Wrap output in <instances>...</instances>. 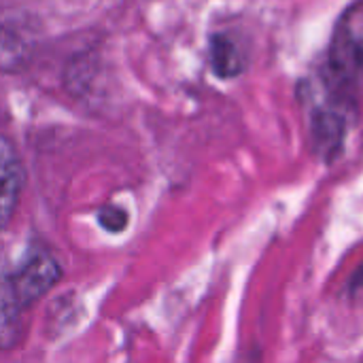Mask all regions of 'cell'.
I'll use <instances>...</instances> for the list:
<instances>
[{
  "mask_svg": "<svg viewBox=\"0 0 363 363\" xmlns=\"http://www.w3.org/2000/svg\"><path fill=\"white\" fill-rule=\"evenodd\" d=\"M300 98L306 104L313 153L321 162L332 164L342 153L357 117V98L330 85L319 72L302 83Z\"/></svg>",
  "mask_w": 363,
  "mask_h": 363,
  "instance_id": "obj_1",
  "label": "cell"
},
{
  "mask_svg": "<svg viewBox=\"0 0 363 363\" xmlns=\"http://www.w3.org/2000/svg\"><path fill=\"white\" fill-rule=\"evenodd\" d=\"M317 72L353 98L363 89V0L338 19L328 60Z\"/></svg>",
  "mask_w": 363,
  "mask_h": 363,
  "instance_id": "obj_2",
  "label": "cell"
},
{
  "mask_svg": "<svg viewBox=\"0 0 363 363\" xmlns=\"http://www.w3.org/2000/svg\"><path fill=\"white\" fill-rule=\"evenodd\" d=\"M62 270L55 257L45 249H32L17 266H13V281L21 306L28 311L36 304L55 283L60 281Z\"/></svg>",
  "mask_w": 363,
  "mask_h": 363,
  "instance_id": "obj_3",
  "label": "cell"
},
{
  "mask_svg": "<svg viewBox=\"0 0 363 363\" xmlns=\"http://www.w3.org/2000/svg\"><path fill=\"white\" fill-rule=\"evenodd\" d=\"M34 53V30L19 15H0V70L23 68Z\"/></svg>",
  "mask_w": 363,
  "mask_h": 363,
  "instance_id": "obj_4",
  "label": "cell"
},
{
  "mask_svg": "<svg viewBox=\"0 0 363 363\" xmlns=\"http://www.w3.org/2000/svg\"><path fill=\"white\" fill-rule=\"evenodd\" d=\"M23 189V166L13 143L0 134V232L13 219Z\"/></svg>",
  "mask_w": 363,
  "mask_h": 363,
  "instance_id": "obj_5",
  "label": "cell"
},
{
  "mask_svg": "<svg viewBox=\"0 0 363 363\" xmlns=\"http://www.w3.org/2000/svg\"><path fill=\"white\" fill-rule=\"evenodd\" d=\"M26 308L21 306L13 281V266H9L0 249V349H11L21 338V317Z\"/></svg>",
  "mask_w": 363,
  "mask_h": 363,
  "instance_id": "obj_6",
  "label": "cell"
},
{
  "mask_svg": "<svg viewBox=\"0 0 363 363\" xmlns=\"http://www.w3.org/2000/svg\"><path fill=\"white\" fill-rule=\"evenodd\" d=\"M211 68L221 79H234L247 68V57L238 43L228 34H215L208 45Z\"/></svg>",
  "mask_w": 363,
  "mask_h": 363,
  "instance_id": "obj_7",
  "label": "cell"
},
{
  "mask_svg": "<svg viewBox=\"0 0 363 363\" xmlns=\"http://www.w3.org/2000/svg\"><path fill=\"white\" fill-rule=\"evenodd\" d=\"M128 221H130V217H128L125 208H121V206H104L100 211V223L106 232H113V234L121 232L128 225Z\"/></svg>",
  "mask_w": 363,
  "mask_h": 363,
  "instance_id": "obj_8",
  "label": "cell"
},
{
  "mask_svg": "<svg viewBox=\"0 0 363 363\" xmlns=\"http://www.w3.org/2000/svg\"><path fill=\"white\" fill-rule=\"evenodd\" d=\"M359 294H363V262L355 268V272L349 277L347 287H345V296L347 298H357Z\"/></svg>",
  "mask_w": 363,
  "mask_h": 363,
  "instance_id": "obj_9",
  "label": "cell"
}]
</instances>
